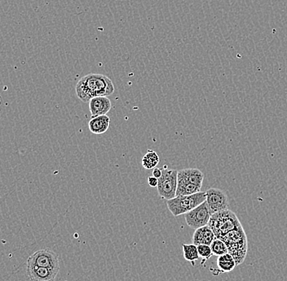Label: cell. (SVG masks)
<instances>
[{"mask_svg":"<svg viewBox=\"0 0 287 281\" xmlns=\"http://www.w3.org/2000/svg\"><path fill=\"white\" fill-rule=\"evenodd\" d=\"M75 91L78 98L83 103H89L95 97L113 95L114 86L111 79L103 74L90 73L78 81Z\"/></svg>","mask_w":287,"mask_h":281,"instance_id":"6da1fadb","label":"cell"},{"mask_svg":"<svg viewBox=\"0 0 287 281\" xmlns=\"http://www.w3.org/2000/svg\"><path fill=\"white\" fill-rule=\"evenodd\" d=\"M226 244L229 253L233 256L237 266L245 261L248 252V239L243 225L229 232L222 238Z\"/></svg>","mask_w":287,"mask_h":281,"instance_id":"7a4b0ae2","label":"cell"},{"mask_svg":"<svg viewBox=\"0 0 287 281\" xmlns=\"http://www.w3.org/2000/svg\"><path fill=\"white\" fill-rule=\"evenodd\" d=\"M217 238L222 239L229 232L242 226L237 215L230 210L219 211L211 215L208 223Z\"/></svg>","mask_w":287,"mask_h":281,"instance_id":"3957f363","label":"cell"},{"mask_svg":"<svg viewBox=\"0 0 287 281\" xmlns=\"http://www.w3.org/2000/svg\"><path fill=\"white\" fill-rule=\"evenodd\" d=\"M206 192H199L192 195L178 196L174 199L168 200L166 205L168 210L175 217L185 215L186 213L196 208L197 207L206 201Z\"/></svg>","mask_w":287,"mask_h":281,"instance_id":"277c9868","label":"cell"},{"mask_svg":"<svg viewBox=\"0 0 287 281\" xmlns=\"http://www.w3.org/2000/svg\"><path fill=\"white\" fill-rule=\"evenodd\" d=\"M162 177L158 179V191L162 199L170 200L176 197V189L178 184V171L168 168V166L162 167Z\"/></svg>","mask_w":287,"mask_h":281,"instance_id":"5b68a950","label":"cell"},{"mask_svg":"<svg viewBox=\"0 0 287 281\" xmlns=\"http://www.w3.org/2000/svg\"><path fill=\"white\" fill-rule=\"evenodd\" d=\"M27 265L49 267L60 271L59 256L50 249H42L36 251L27 259Z\"/></svg>","mask_w":287,"mask_h":281,"instance_id":"8992f818","label":"cell"},{"mask_svg":"<svg viewBox=\"0 0 287 281\" xmlns=\"http://www.w3.org/2000/svg\"><path fill=\"white\" fill-rule=\"evenodd\" d=\"M211 213L206 201L184 215L188 227L195 230L208 225Z\"/></svg>","mask_w":287,"mask_h":281,"instance_id":"52a82bcc","label":"cell"},{"mask_svg":"<svg viewBox=\"0 0 287 281\" xmlns=\"http://www.w3.org/2000/svg\"><path fill=\"white\" fill-rule=\"evenodd\" d=\"M206 202L211 215L219 211L229 210V198L224 191L217 188H210L206 192Z\"/></svg>","mask_w":287,"mask_h":281,"instance_id":"ba28073f","label":"cell"},{"mask_svg":"<svg viewBox=\"0 0 287 281\" xmlns=\"http://www.w3.org/2000/svg\"><path fill=\"white\" fill-rule=\"evenodd\" d=\"M58 270L39 266L27 265V274L31 281H55Z\"/></svg>","mask_w":287,"mask_h":281,"instance_id":"9c48e42d","label":"cell"},{"mask_svg":"<svg viewBox=\"0 0 287 281\" xmlns=\"http://www.w3.org/2000/svg\"><path fill=\"white\" fill-rule=\"evenodd\" d=\"M111 101L108 97H95L89 101V110L91 117L106 115L111 109Z\"/></svg>","mask_w":287,"mask_h":281,"instance_id":"30bf717a","label":"cell"},{"mask_svg":"<svg viewBox=\"0 0 287 281\" xmlns=\"http://www.w3.org/2000/svg\"><path fill=\"white\" fill-rule=\"evenodd\" d=\"M217 238L212 229L208 225L196 229L193 236V243L194 245H211L213 241Z\"/></svg>","mask_w":287,"mask_h":281,"instance_id":"8fae6325","label":"cell"},{"mask_svg":"<svg viewBox=\"0 0 287 281\" xmlns=\"http://www.w3.org/2000/svg\"><path fill=\"white\" fill-rule=\"evenodd\" d=\"M109 125H110V118L107 115L91 117L88 123L90 132L93 134L105 133L109 129Z\"/></svg>","mask_w":287,"mask_h":281,"instance_id":"7c38bea8","label":"cell"},{"mask_svg":"<svg viewBox=\"0 0 287 281\" xmlns=\"http://www.w3.org/2000/svg\"><path fill=\"white\" fill-rule=\"evenodd\" d=\"M178 176L182 177L187 181L192 183L194 185L202 188V183L204 180V174L198 168L181 169L178 171Z\"/></svg>","mask_w":287,"mask_h":281,"instance_id":"4fadbf2b","label":"cell"},{"mask_svg":"<svg viewBox=\"0 0 287 281\" xmlns=\"http://www.w3.org/2000/svg\"><path fill=\"white\" fill-rule=\"evenodd\" d=\"M236 266L237 263L229 253L219 256L217 259V267L222 272H230L234 270Z\"/></svg>","mask_w":287,"mask_h":281,"instance_id":"5bb4252c","label":"cell"},{"mask_svg":"<svg viewBox=\"0 0 287 281\" xmlns=\"http://www.w3.org/2000/svg\"><path fill=\"white\" fill-rule=\"evenodd\" d=\"M159 160V156L157 152L152 151V150H149L142 158V166L144 168L147 169V170L154 169L158 166Z\"/></svg>","mask_w":287,"mask_h":281,"instance_id":"9a60e30c","label":"cell"},{"mask_svg":"<svg viewBox=\"0 0 287 281\" xmlns=\"http://www.w3.org/2000/svg\"><path fill=\"white\" fill-rule=\"evenodd\" d=\"M183 255L187 261L190 262L193 266H194V262L199 259L198 255V246L193 244H183Z\"/></svg>","mask_w":287,"mask_h":281,"instance_id":"2e32d148","label":"cell"},{"mask_svg":"<svg viewBox=\"0 0 287 281\" xmlns=\"http://www.w3.org/2000/svg\"><path fill=\"white\" fill-rule=\"evenodd\" d=\"M210 248L212 250L213 255L217 256V257L229 253V249H228V247H227L225 241H223L222 239L217 238V237L210 245Z\"/></svg>","mask_w":287,"mask_h":281,"instance_id":"e0dca14e","label":"cell"},{"mask_svg":"<svg viewBox=\"0 0 287 281\" xmlns=\"http://www.w3.org/2000/svg\"><path fill=\"white\" fill-rule=\"evenodd\" d=\"M198 255H199V257L202 258V263H204L206 260H208L211 256H212V250H211V248H210V245H198Z\"/></svg>","mask_w":287,"mask_h":281,"instance_id":"ac0fdd59","label":"cell"},{"mask_svg":"<svg viewBox=\"0 0 287 281\" xmlns=\"http://www.w3.org/2000/svg\"><path fill=\"white\" fill-rule=\"evenodd\" d=\"M148 184L152 188H155V187H158V179L154 177V176L152 177H148Z\"/></svg>","mask_w":287,"mask_h":281,"instance_id":"d6986e66","label":"cell"},{"mask_svg":"<svg viewBox=\"0 0 287 281\" xmlns=\"http://www.w3.org/2000/svg\"><path fill=\"white\" fill-rule=\"evenodd\" d=\"M162 169L159 168V167H155L153 170V176L156 178L159 179L160 177H162Z\"/></svg>","mask_w":287,"mask_h":281,"instance_id":"ffe728a7","label":"cell"}]
</instances>
